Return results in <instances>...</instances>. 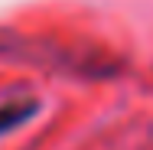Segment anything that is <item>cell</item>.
I'll return each mask as SVG.
<instances>
[{
  "label": "cell",
  "instance_id": "1",
  "mask_svg": "<svg viewBox=\"0 0 153 150\" xmlns=\"http://www.w3.org/2000/svg\"><path fill=\"white\" fill-rule=\"evenodd\" d=\"M30 114H36V101H26V104H7V108H0V134L13 131L16 124H23Z\"/></svg>",
  "mask_w": 153,
  "mask_h": 150
}]
</instances>
